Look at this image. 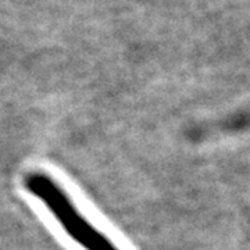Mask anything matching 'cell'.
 <instances>
[{
    "instance_id": "cell-1",
    "label": "cell",
    "mask_w": 250,
    "mask_h": 250,
    "mask_svg": "<svg viewBox=\"0 0 250 250\" xmlns=\"http://www.w3.org/2000/svg\"><path fill=\"white\" fill-rule=\"evenodd\" d=\"M24 187L42 202L62 231L85 250H120L107 235L82 214L67 190L45 171H31L24 177Z\"/></svg>"
}]
</instances>
